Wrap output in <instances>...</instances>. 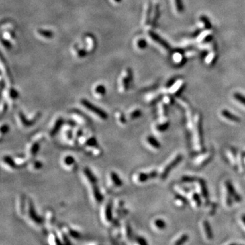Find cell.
I'll return each instance as SVG.
<instances>
[{"mask_svg": "<svg viewBox=\"0 0 245 245\" xmlns=\"http://www.w3.org/2000/svg\"><path fill=\"white\" fill-rule=\"evenodd\" d=\"M80 104H81L84 108L88 110V111L94 114V115L99 117V118H100L101 119L106 120L108 118V113H106L104 110H103L102 108H99V106H97L96 105L93 104L92 102H91L88 99H85V98L81 99H80Z\"/></svg>", "mask_w": 245, "mask_h": 245, "instance_id": "cell-1", "label": "cell"}, {"mask_svg": "<svg viewBox=\"0 0 245 245\" xmlns=\"http://www.w3.org/2000/svg\"><path fill=\"white\" fill-rule=\"evenodd\" d=\"M148 35L151 38L152 40H153L155 43L159 44L162 48L164 49V51L166 52H170L171 47L169 45V44L167 42L165 41L162 37H160L159 35H157L156 33L154 32L153 31L149 30L148 31Z\"/></svg>", "mask_w": 245, "mask_h": 245, "instance_id": "cell-2", "label": "cell"}, {"mask_svg": "<svg viewBox=\"0 0 245 245\" xmlns=\"http://www.w3.org/2000/svg\"><path fill=\"white\" fill-rule=\"evenodd\" d=\"M28 216L31 220H32L36 225H40L42 223L43 220L39 215L36 213V211L35 209L34 205L31 201H29L28 204Z\"/></svg>", "mask_w": 245, "mask_h": 245, "instance_id": "cell-3", "label": "cell"}, {"mask_svg": "<svg viewBox=\"0 0 245 245\" xmlns=\"http://www.w3.org/2000/svg\"><path fill=\"white\" fill-rule=\"evenodd\" d=\"M226 187L227 192H228V196H227V205L230 206L232 204V197H234V199L236 202H240L241 200L240 197L236 193L235 189H234V187H233L232 184L230 182H227L226 183Z\"/></svg>", "mask_w": 245, "mask_h": 245, "instance_id": "cell-4", "label": "cell"}, {"mask_svg": "<svg viewBox=\"0 0 245 245\" xmlns=\"http://www.w3.org/2000/svg\"><path fill=\"white\" fill-rule=\"evenodd\" d=\"M182 159H183V156H182V155H178V156L176 157V158L174 159V160H172L170 163L168 165L166 166V168H164V170L163 171V172L162 174V179H164V178H166V177H167L168 174L172 170V169L173 168L176 167V166H177L178 164L181 162Z\"/></svg>", "mask_w": 245, "mask_h": 245, "instance_id": "cell-5", "label": "cell"}, {"mask_svg": "<svg viewBox=\"0 0 245 245\" xmlns=\"http://www.w3.org/2000/svg\"><path fill=\"white\" fill-rule=\"evenodd\" d=\"M103 219L105 223L109 224L113 220V204L108 202L103 211Z\"/></svg>", "mask_w": 245, "mask_h": 245, "instance_id": "cell-6", "label": "cell"}, {"mask_svg": "<svg viewBox=\"0 0 245 245\" xmlns=\"http://www.w3.org/2000/svg\"><path fill=\"white\" fill-rule=\"evenodd\" d=\"M40 116V115L39 114L38 115H36L33 120H29L28 119H27V117H25V115H24V114L23 113H22V112H19L18 113L19 121L21 122V125L24 127H30L31 126L34 125V123L36 121V120L39 118Z\"/></svg>", "mask_w": 245, "mask_h": 245, "instance_id": "cell-7", "label": "cell"}, {"mask_svg": "<svg viewBox=\"0 0 245 245\" xmlns=\"http://www.w3.org/2000/svg\"><path fill=\"white\" fill-rule=\"evenodd\" d=\"M172 60L173 63L178 66H181L183 64H185V61H186V56L185 54L181 51H174L172 55Z\"/></svg>", "mask_w": 245, "mask_h": 245, "instance_id": "cell-8", "label": "cell"}, {"mask_svg": "<svg viewBox=\"0 0 245 245\" xmlns=\"http://www.w3.org/2000/svg\"><path fill=\"white\" fill-rule=\"evenodd\" d=\"M213 38L211 29H204V31L197 36V42L199 44L210 42H212Z\"/></svg>", "mask_w": 245, "mask_h": 245, "instance_id": "cell-9", "label": "cell"}, {"mask_svg": "<svg viewBox=\"0 0 245 245\" xmlns=\"http://www.w3.org/2000/svg\"><path fill=\"white\" fill-rule=\"evenodd\" d=\"M133 80V72L132 69L127 68L126 72V76L122 79V86L124 91H127L130 87V84Z\"/></svg>", "mask_w": 245, "mask_h": 245, "instance_id": "cell-10", "label": "cell"}, {"mask_svg": "<svg viewBox=\"0 0 245 245\" xmlns=\"http://www.w3.org/2000/svg\"><path fill=\"white\" fill-rule=\"evenodd\" d=\"M65 122H66V121H65V120L62 117H59V118H57V119L55 120V123H54L53 126H52V127L50 129V133H49L50 136L53 137L55 135L58 134V132L60 131V129H61V127H63V125H64Z\"/></svg>", "mask_w": 245, "mask_h": 245, "instance_id": "cell-11", "label": "cell"}, {"mask_svg": "<svg viewBox=\"0 0 245 245\" xmlns=\"http://www.w3.org/2000/svg\"><path fill=\"white\" fill-rule=\"evenodd\" d=\"M157 176V172L156 171H152L150 173H143L141 172L138 174L137 176V180L140 183H145L148 181L149 178H155Z\"/></svg>", "mask_w": 245, "mask_h": 245, "instance_id": "cell-12", "label": "cell"}, {"mask_svg": "<svg viewBox=\"0 0 245 245\" xmlns=\"http://www.w3.org/2000/svg\"><path fill=\"white\" fill-rule=\"evenodd\" d=\"M152 15H153V17H152L150 24H151L152 27H155L159 18V16H160V6H159V3H156L154 6Z\"/></svg>", "mask_w": 245, "mask_h": 245, "instance_id": "cell-13", "label": "cell"}, {"mask_svg": "<svg viewBox=\"0 0 245 245\" xmlns=\"http://www.w3.org/2000/svg\"><path fill=\"white\" fill-rule=\"evenodd\" d=\"M83 173L85 175V178H87V180L90 183L91 185H97V179L96 178V176L94 175L93 172L89 168H85L83 170Z\"/></svg>", "mask_w": 245, "mask_h": 245, "instance_id": "cell-14", "label": "cell"}, {"mask_svg": "<svg viewBox=\"0 0 245 245\" xmlns=\"http://www.w3.org/2000/svg\"><path fill=\"white\" fill-rule=\"evenodd\" d=\"M110 178L115 187H121L122 186V185H123V182H122L121 178V177L119 176V174H117L116 172L115 171L110 172Z\"/></svg>", "mask_w": 245, "mask_h": 245, "instance_id": "cell-15", "label": "cell"}, {"mask_svg": "<svg viewBox=\"0 0 245 245\" xmlns=\"http://www.w3.org/2000/svg\"><path fill=\"white\" fill-rule=\"evenodd\" d=\"M93 198L95 199V201L97 203H101L103 201L104 197L103 195L101 194L100 190H99V187L97 185H93Z\"/></svg>", "mask_w": 245, "mask_h": 245, "instance_id": "cell-16", "label": "cell"}, {"mask_svg": "<svg viewBox=\"0 0 245 245\" xmlns=\"http://www.w3.org/2000/svg\"><path fill=\"white\" fill-rule=\"evenodd\" d=\"M217 57V55L216 51L215 50H213L209 51L208 55L205 57L204 61H205L206 64L208 65V66H212L216 61Z\"/></svg>", "mask_w": 245, "mask_h": 245, "instance_id": "cell-17", "label": "cell"}, {"mask_svg": "<svg viewBox=\"0 0 245 245\" xmlns=\"http://www.w3.org/2000/svg\"><path fill=\"white\" fill-rule=\"evenodd\" d=\"M221 115H222V116L225 117V119H228L230 121H232L236 122H240V119L238 117H237L236 115H234V114H232V113H231V112L228 111L227 110H222Z\"/></svg>", "mask_w": 245, "mask_h": 245, "instance_id": "cell-18", "label": "cell"}, {"mask_svg": "<svg viewBox=\"0 0 245 245\" xmlns=\"http://www.w3.org/2000/svg\"><path fill=\"white\" fill-rule=\"evenodd\" d=\"M3 162L7 166L10 168L15 169L17 168L18 167V164L15 162V160L12 158V157L9 155H5L3 157Z\"/></svg>", "mask_w": 245, "mask_h": 245, "instance_id": "cell-19", "label": "cell"}, {"mask_svg": "<svg viewBox=\"0 0 245 245\" xmlns=\"http://www.w3.org/2000/svg\"><path fill=\"white\" fill-rule=\"evenodd\" d=\"M153 5L150 3H148V6H147L146 11V15H145V20H144V23L146 25H148L150 24L151 22V18H152V13H153Z\"/></svg>", "mask_w": 245, "mask_h": 245, "instance_id": "cell-20", "label": "cell"}, {"mask_svg": "<svg viewBox=\"0 0 245 245\" xmlns=\"http://www.w3.org/2000/svg\"><path fill=\"white\" fill-rule=\"evenodd\" d=\"M199 23L202 27L201 28H203L204 29H211L212 24L208 19L205 16H200L199 19Z\"/></svg>", "mask_w": 245, "mask_h": 245, "instance_id": "cell-21", "label": "cell"}, {"mask_svg": "<svg viewBox=\"0 0 245 245\" xmlns=\"http://www.w3.org/2000/svg\"><path fill=\"white\" fill-rule=\"evenodd\" d=\"M63 164L66 167H72L74 164H76V159L72 155H68L65 156L64 159H63Z\"/></svg>", "mask_w": 245, "mask_h": 245, "instance_id": "cell-22", "label": "cell"}, {"mask_svg": "<svg viewBox=\"0 0 245 245\" xmlns=\"http://www.w3.org/2000/svg\"><path fill=\"white\" fill-rule=\"evenodd\" d=\"M84 144H85L86 146L90 147V148H98V147H99V144H98L97 139H96L95 137H93V136H91V137L87 138L85 141Z\"/></svg>", "mask_w": 245, "mask_h": 245, "instance_id": "cell-23", "label": "cell"}, {"mask_svg": "<svg viewBox=\"0 0 245 245\" xmlns=\"http://www.w3.org/2000/svg\"><path fill=\"white\" fill-rule=\"evenodd\" d=\"M203 225H204V231H205L206 237L209 240H212L213 238V232L209 222L207 221V220H204Z\"/></svg>", "mask_w": 245, "mask_h": 245, "instance_id": "cell-24", "label": "cell"}, {"mask_svg": "<svg viewBox=\"0 0 245 245\" xmlns=\"http://www.w3.org/2000/svg\"><path fill=\"white\" fill-rule=\"evenodd\" d=\"M38 34L41 36L43 38H46V39H51L54 37V33L52 31L48 30V29H38Z\"/></svg>", "mask_w": 245, "mask_h": 245, "instance_id": "cell-25", "label": "cell"}, {"mask_svg": "<svg viewBox=\"0 0 245 245\" xmlns=\"http://www.w3.org/2000/svg\"><path fill=\"white\" fill-rule=\"evenodd\" d=\"M146 141L153 148H157V149H159V148H161V144L159 143V142L155 137H153V136H148L146 138Z\"/></svg>", "mask_w": 245, "mask_h": 245, "instance_id": "cell-26", "label": "cell"}, {"mask_svg": "<svg viewBox=\"0 0 245 245\" xmlns=\"http://www.w3.org/2000/svg\"><path fill=\"white\" fill-rule=\"evenodd\" d=\"M40 148V144L38 142H35L31 145L29 148V153L31 157H35L39 152Z\"/></svg>", "mask_w": 245, "mask_h": 245, "instance_id": "cell-27", "label": "cell"}, {"mask_svg": "<svg viewBox=\"0 0 245 245\" xmlns=\"http://www.w3.org/2000/svg\"><path fill=\"white\" fill-rule=\"evenodd\" d=\"M95 93L99 96H104L106 93V88L104 85H98L95 88Z\"/></svg>", "mask_w": 245, "mask_h": 245, "instance_id": "cell-28", "label": "cell"}, {"mask_svg": "<svg viewBox=\"0 0 245 245\" xmlns=\"http://www.w3.org/2000/svg\"><path fill=\"white\" fill-rule=\"evenodd\" d=\"M154 224H155V227H156L157 228H158L159 230H164L166 227V221L162 219H157L155 220Z\"/></svg>", "mask_w": 245, "mask_h": 245, "instance_id": "cell-29", "label": "cell"}, {"mask_svg": "<svg viewBox=\"0 0 245 245\" xmlns=\"http://www.w3.org/2000/svg\"><path fill=\"white\" fill-rule=\"evenodd\" d=\"M8 95H9V97L12 100H17L19 97V93L17 89L10 88L8 90Z\"/></svg>", "mask_w": 245, "mask_h": 245, "instance_id": "cell-30", "label": "cell"}, {"mask_svg": "<svg viewBox=\"0 0 245 245\" xmlns=\"http://www.w3.org/2000/svg\"><path fill=\"white\" fill-rule=\"evenodd\" d=\"M174 2V6L176 11L178 13H181L183 11V6L182 0H173Z\"/></svg>", "mask_w": 245, "mask_h": 245, "instance_id": "cell-31", "label": "cell"}, {"mask_svg": "<svg viewBox=\"0 0 245 245\" xmlns=\"http://www.w3.org/2000/svg\"><path fill=\"white\" fill-rule=\"evenodd\" d=\"M189 236L186 234H184L176 241V242L174 243V245H183L189 240Z\"/></svg>", "mask_w": 245, "mask_h": 245, "instance_id": "cell-32", "label": "cell"}, {"mask_svg": "<svg viewBox=\"0 0 245 245\" xmlns=\"http://www.w3.org/2000/svg\"><path fill=\"white\" fill-rule=\"evenodd\" d=\"M200 185H201V189H202V193L203 197H204L206 200H208V193L207 187H206L205 182L202 181V180H201Z\"/></svg>", "mask_w": 245, "mask_h": 245, "instance_id": "cell-33", "label": "cell"}, {"mask_svg": "<svg viewBox=\"0 0 245 245\" xmlns=\"http://www.w3.org/2000/svg\"><path fill=\"white\" fill-rule=\"evenodd\" d=\"M141 115H142V111L140 110L135 109L134 110H133L132 113H130L129 116L131 119L134 120V119H137L141 117Z\"/></svg>", "mask_w": 245, "mask_h": 245, "instance_id": "cell-34", "label": "cell"}, {"mask_svg": "<svg viewBox=\"0 0 245 245\" xmlns=\"http://www.w3.org/2000/svg\"><path fill=\"white\" fill-rule=\"evenodd\" d=\"M148 46V43H147L146 40L145 39H140L137 42V46L138 48L140 50H144Z\"/></svg>", "mask_w": 245, "mask_h": 245, "instance_id": "cell-35", "label": "cell"}, {"mask_svg": "<svg viewBox=\"0 0 245 245\" xmlns=\"http://www.w3.org/2000/svg\"><path fill=\"white\" fill-rule=\"evenodd\" d=\"M234 97L235 98L237 101L240 102L241 104L245 106V96L242 95V94L239 93H235L234 94Z\"/></svg>", "mask_w": 245, "mask_h": 245, "instance_id": "cell-36", "label": "cell"}, {"mask_svg": "<svg viewBox=\"0 0 245 245\" xmlns=\"http://www.w3.org/2000/svg\"><path fill=\"white\" fill-rule=\"evenodd\" d=\"M117 119L120 122L121 124H125L127 122V119H126V117L123 113L121 112H119L117 115Z\"/></svg>", "mask_w": 245, "mask_h": 245, "instance_id": "cell-37", "label": "cell"}, {"mask_svg": "<svg viewBox=\"0 0 245 245\" xmlns=\"http://www.w3.org/2000/svg\"><path fill=\"white\" fill-rule=\"evenodd\" d=\"M170 125L169 122H165V123L161 124L157 126V129L159 132H164V131L167 130L168 129Z\"/></svg>", "mask_w": 245, "mask_h": 245, "instance_id": "cell-38", "label": "cell"}, {"mask_svg": "<svg viewBox=\"0 0 245 245\" xmlns=\"http://www.w3.org/2000/svg\"><path fill=\"white\" fill-rule=\"evenodd\" d=\"M32 167L34 170H40L41 168H42L43 163L38 160L35 161V162L33 163Z\"/></svg>", "mask_w": 245, "mask_h": 245, "instance_id": "cell-39", "label": "cell"}, {"mask_svg": "<svg viewBox=\"0 0 245 245\" xmlns=\"http://www.w3.org/2000/svg\"><path fill=\"white\" fill-rule=\"evenodd\" d=\"M10 131V127L8 124H3L1 126V134L5 135L8 134Z\"/></svg>", "mask_w": 245, "mask_h": 245, "instance_id": "cell-40", "label": "cell"}, {"mask_svg": "<svg viewBox=\"0 0 245 245\" xmlns=\"http://www.w3.org/2000/svg\"><path fill=\"white\" fill-rule=\"evenodd\" d=\"M87 54H88V52L85 49H78V50H77V55H78V57H80V58H84V57H85L87 55Z\"/></svg>", "mask_w": 245, "mask_h": 245, "instance_id": "cell-41", "label": "cell"}, {"mask_svg": "<svg viewBox=\"0 0 245 245\" xmlns=\"http://www.w3.org/2000/svg\"><path fill=\"white\" fill-rule=\"evenodd\" d=\"M193 198L194 199V201H195V202L196 203V204H197L198 206H200L201 204H202V201H201V198L200 197H199V195L197 193H193Z\"/></svg>", "mask_w": 245, "mask_h": 245, "instance_id": "cell-42", "label": "cell"}, {"mask_svg": "<svg viewBox=\"0 0 245 245\" xmlns=\"http://www.w3.org/2000/svg\"><path fill=\"white\" fill-rule=\"evenodd\" d=\"M1 43H2L3 46L7 49H10L12 48L11 43H10L8 40H5L3 39V38H2V39H1Z\"/></svg>", "mask_w": 245, "mask_h": 245, "instance_id": "cell-43", "label": "cell"}, {"mask_svg": "<svg viewBox=\"0 0 245 245\" xmlns=\"http://www.w3.org/2000/svg\"><path fill=\"white\" fill-rule=\"evenodd\" d=\"M185 56H186V57H195V56H197V51H195V50H188L186 53H185Z\"/></svg>", "mask_w": 245, "mask_h": 245, "instance_id": "cell-44", "label": "cell"}, {"mask_svg": "<svg viewBox=\"0 0 245 245\" xmlns=\"http://www.w3.org/2000/svg\"><path fill=\"white\" fill-rule=\"evenodd\" d=\"M137 242L138 245H148L146 240H145L144 238L142 237H139L137 239Z\"/></svg>", "mask_w": 245, "mask_h": 245, "instance_id": "cell-45", "label": "cell"}, {"mask_svg": "<svg viewBox=\"0 0 245 245\" xmlns=\"http://www.w3.org/2000/svg\"><path fill=\"white\" fill-rule=\"evenodd\" d=\"M183 181L184 182H193L195 181V178L191 177V176H183L182 178Z\"/></svg>", "mask_w": 245, "mask_h": 245, "instance_id": "cell-46", "label": "cell"}, {"mask_svg": "<svg viewBox=\"0 0 245 245\" xmlns=\"http://www.w3.org/2000/svg\"><path fill=\"white\" fill-rule=\"evenodd\" d=\"M66 136L68 140H72L74 138V135L72 132V130H68V132L66 133Z\"/></svg>", "mask_w": 245, "mask_h": 245, "instance_id": "cell-47", "label": "cell"}, {"mask_svg": "<svg viewBox=\"0 0 245 245\" xmlns=\"http://www.w3.org/2000/svg\"><path fill=\"white\" fill-rule=\"evenodd\" d=\"M83 130H81V129H78V130L76 132V137L77 138H81V136H83Z\"/></svg>", "mask_w": 245, "mask_h": 245, "instance_id": "cell-48", "label": "cell"}, {"mask_svg": "<svg viewBox=\"0 0 245 245\" xmlns=\"http://www.w3.org/2000/svg\"><path fill=\"white\" fill-rule=\"evenodd\" d=\"M242 222H243V223H244V224L245 225V215H242Z\"/></svg>", "mask_w": 245, "mask_h": 245, "instance_id": "cell-49", "label": "cell"}, {"mask_svg": "<svg viewBox=\"0 0 245 245\" xmlns=\"http://www.w3.org/2000/svg\"><path fill=\"white\" fill-rule=\"evenodd\" d=\"M116 3H121L122 1V0H114Z\"/></svg>", "mask_w": 245, "mask_h": 245, "instance_id": "cell-50", "label": "cell"}, {"mask_svg": "<svg viewBox=\"0 0 245 245\" xmlns=\"http://www.w3.org/2000/svg\"><path fill=\"white\" fill-rule=\"evenodd\" d=\"M230 245H238V244H231Z\"/></svg>", "mask_w": 245, "mask_h": 245, "instance_id": "cell-51", "label": "cell"}, {"mask_svg": "<svg viewBox=\"0 0 245 245\" xmlns=\"http://www.w3.org/2000/svg\"><path fill=\"white\" fill-rule=\"evenodd\" d=\"M240 245H243V244H240Z\"/></svg>", "mask_w": 245, "mask_h": 245, "instance_id": "cell-52", "label": "cell"}]
</instances>
